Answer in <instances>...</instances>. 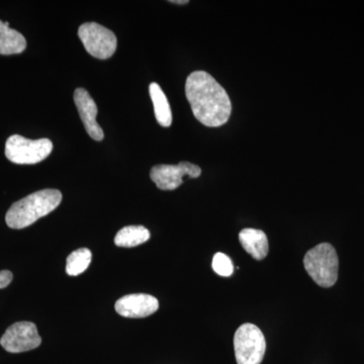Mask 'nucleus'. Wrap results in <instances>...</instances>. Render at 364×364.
Wrapping results in <instances>:
<instances>
[{"label":"nucleus","instance_id":"10","mask_svg":"<svg viewBox=\"0 0 364 364\" xmlns=\"http://www.w3.org/2000/svg\"><path fill=\"white\" fill-rule=\"evenodd\" d=\"M74 102L85 124L88 135L95 141H102L105 138L104 131L97 124V107L93 98L85 88H76L74 91Z\"/></svg>","mask_w":364,"mask_h":364},{"label":"nucleus","instance_id":"13","mask_svg":"<svg viewBox=\"0 0 364 364\" xmlns=\"http://www.w3.org/2000/svg\"><path fill=\"white\" fill-rule=\"evenodd\" d=\"M149 93L154 105L155 117L160 126L168 128L172 124L171 109L166 95L157 83H151Z\"/></svg>","mask_w":364,"mask_h":364},{"label":"nucleus","instance_id":"9","mask_svg":"<svg viewBox=\"0 0 364 364\" xmlns=\"http://www.w3.org/2000/svg\"><path fill=\"white\" fill-rule=\"evenodd\" d=\"M159 308V301L150 294H134L124 296L114 305L117 313L126 318H145Z\"/></svg>","mask_w":364,"mask_h":364},{"label":"nucleus","instance_id":"16","mask_svg":"<svg viewBox=\"0 0 364 364\" xmlns=\"http://www.w3.org/2000/svg\"><path fill=\"white\" fill-rule=\"evenodd\" d=\"M213 269L221 277H231L234 272V265L231 258L224 253H215L213 258Z\"/></svg>","mask_w":364,"mask_h":364},{"label":"nucleus","instance_id":"7","mask_svg":"<svg viewBox=\"0 0 364 364\" xmlns=\"http://www.w3.org/2000/svg\"><path fill=\"white\" fill-rule=\"evenodd\" d=\"M42 343L37 326L32 322H18L11 325L0 339V345L9 353L33 350Z\"/></svg>","mask_w":364,"mask_h":364},{"label":"nucleus","instance_id":"12","mask_svg":"<svg viewBox=\"0 0 364 364\" xmlns=\"http://www.w3.org/2000/svg\"><path fill=\"white\" fill-rule=\"evenodd\" d=\"M26 48V38L18 31L9 28V23L0 21V55L21 54Z\"/></svg>","mask_w":364,"mask_h":364},{"label":"nucleus","instance_id":"5","mask_svg":"<svg viewBox=\"0 0 364 364\" xmlns=\"http://www.w3.org/2000/svg\"><path fill=\"white\" fill-rule=\"evenodd\" d=\"M53 143L49 139L30 140L25 136L14 135L7 139L6 156L16 164H37L51 154Z\"/></svg>","mask_w":364,"mask_h":364},{"label":"nucleus","instance_id":"17","mask_svg":"<svg viewBox=\"0 0 364 364\" xmlns=\"http://www.w3.org/2000/svg\"><path fill=\"white\" fill-rule=\"evenodd\" d=\"M14 275L9 270L0 272V289H6L13 282Z\"/></svg>","mask_w":364,"mask_h":364},{"label":"nucleus","instance_id":"11","mask_svg":"<svg viewBox=\"0 0 364 364\" xmlns=\"http://www.w3.org/2000/svg\"><path fill=\"white\" fill-rule=\"evenodd\" d=\"M239 240L242 247L256 260H262L267 257L269 245H268L267 236L264 232L247 228L242 230L239 234Z\"/></svg>","mask_w":364,"mask_h":364},{"label":"nucleus","instance_id":"15","mask_svg":"<svg viewBox=\"0 0 364 364\" xmlns=\"http://www.w3.org/2000/svg\"><path fill=\"white\" fill-rule=\"evenodd\" d=\"M92 254L87 248H80L68 256L66 261V272L71 277L81 274L87 269L91 262Z\"/></svg>","mask_w":364,"mask_h":364},{"label":"nucleus","instance_id":"8","mask_svg":"<svg viewBox=\"0 0 364 364\" xmlns=\"http://www.w3.org/2000/svg\"><path fill=\"white\" fill-rule=\"evenodd\" d=\"M202 169L191 162L182 161L177 165L160 164L152 167L150 177L161 191H174L183 183V177L198 178Z\"/></svg>","mask_w":364,"mask_h":364},{"label":"nucleus","instance_id":"6","mask_svg":"<svg viewBox=\"0 0 364 364\" xmlns=\"http://www.w3.org/2000/svg\"><path fill=\"white\" fill-rule=\"evenodd\" d=\"M78 37L91 56L100 60L111 58L117 50L114 33L97 23H85L79 26Z\"/></svg>","mask_w":364,"mask_h":364},{"label":"nucleus","instance_id":"3","mask_svg":"<svg viewBox=\"0 0 364 364\" xmlns=\"http://www.w3.org/2000/svg\"><path fill=\"white\" fill-rule=\"evenodd\" d=\"M306 272L318 286L331 287L338 279L339 259L331 244L321 243L304 258Z\"/></svg>","mask_w":364,"mask_h":364},{"label":"nucleus","instance_id":"14","mask_svg":"<svg viewBox=\"0 0 364 364\" xmlns=\"http://www.w3.org/2000/svg\"><path fill=\"white\" fill-rule=\"evenodd\" d=\"M150 239L149 230L143 226H128L119 230L114 238V244L119 247H136Z\"/></svg>","mask_w":364,"mask_h":364},{"label":"nucleus","instance_id":"2","mask_svg":"<svg viewBox=\"0 0 364 364\" xmlns=\"http://www.w3.org/2000/svg\"><path fill=\"white\" fill-rule=\"evenodd\" d=\"M62 202L58 189H43L14 203L7 210L6 222L11 229H23L33 225L41 218L56 210Z\"/></svg>","mask_w":364,"mask_h":364},{"label":"nucleus","instance_id":"18","mask_svg":"<svg viewBox=\"0 0 364 364\" xmlns=\"http://www.w3.org/2000/svg\"><path fill=\"white\" fill-rule=\"evenodd\" d=\"M171 4H188V0H171Z\"/></svg>","mask_w":364,"mask_h":364},{"label":"nucleus","instance_id":"4","mask_svg":"<svg viewBox=\"0 0 364 364\" xmlns=\"http://www.w3.org/2000/svg\"><path fill=\"white\" fill-rule=\"evenodd\" d=\"M235 356L238 364H260L267 350L264 335L257 326L243 324L234 335Z\"/></svg>","mask_w":364,"mask_h":364},{"label":"nucleus","instance_id":"1","mask_svg":"<svg viewBox=\"0 0 364 364\" xmlns=\"http://www.w3.org/2000/svg\"><path fill=\"white\" fill-rule=\"evenodd\" d=\"M186 95L193 116L203 126L218 128L229 121L231 100L224 87L208 72L195 71L189 74Z\"/></svg>","mask_w":364,"mask_h":364}]
</instances>
